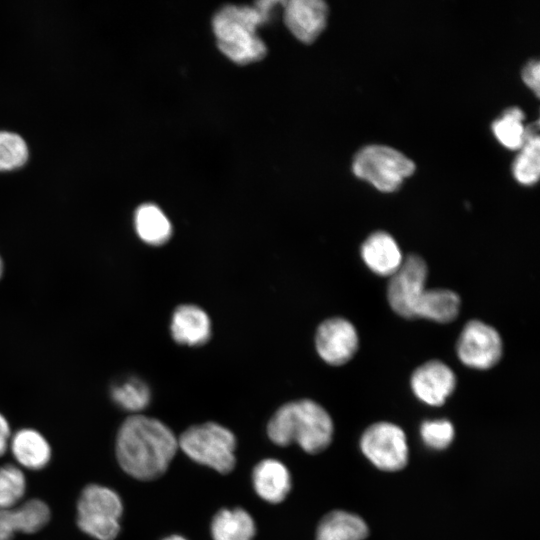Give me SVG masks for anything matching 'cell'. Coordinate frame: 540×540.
I'll list each match as a JSON object with an SVG mask.
<instances>
[{
  "mask_svg": "<svg viewBox=\"0 0 540 540\" xmlns=\"http://www.w3.org/2000/svg\"><path fill=\"white\" fill-rule=\"evenodd\" d=\"M178 448V438L165 423L142 414H133L123 421L115 442L122 470L142 481L162 476Z\"/></svg>",
  "mask_w": 540,
  "mask_h": 540,
  "instance_id": "1",
  "label": "cell"
},
{
  "mask_svg": "<svg viewBox=\"0 0 540 540\" xmlns=\"http://www.w3.org/2000/svg\"><path fill=\"white\" fill-rule=\"evenodd\" d=\"M280 2L261 1L255 6L227 5L213 17L212 27L219 50L232 62L246 65L260 61L267 48L257 35L273 6Z\"/></svg>",
  "mask_w": 540,
  "mask_h": 540,
  "instance_id": "2",
  "label": "cell"
},
{
  "mask_svg": "<svg viewBox=\"0 0 540 540\" xmlns=\"http://www.w3.org/2000/svg\"><path fill=\"white\" fill-rule=\"evenodd\" d=\"M269 439L278 446L297 443L305 452L325 450L333 436V421L326 409L311 399L280 406L267 424Z\"/></svg>",
  "mask_w": 540,
  "mask_h": 540,
  "instance_id": "3",
  "label": "cell"
},
{
  "mask_svg": "<svg viewBox=\"0 0 540 540\" xmlns=\"http://www.w3.org/2000/svg\"><path fill=\"white\" fill-rule=\"evenodd\" d=\"M178 446L194 462L221 474H228L235 467L236 437L219 423L206 422L187 428L178 438Z\"/></svg>",
  "mask_w": 540,
  "mask_h": 540,
  "instance_id": "4",
  "label": "cell"
},
{
  "mask_svg": "<svg viewBox=\"0 0 540 540\" xmlns=\"http://www.w3.org/2000/svg\"><path fill=\"white\" fill-rule=\"evenodd\" d=\"M123 502L119 494L101 484L83 488L77 501L79 529L96 540H114L121 529Z\"/></svg>",
  "mask_w": 540,
  "mask_h": 540,
  "instance_id": "5",
  "label": "cell"
},
{
  "mask_svg": "<svg viewBox=\"0 0 540 540\" xmlns=\"http://www.w3.org/2000/svg\"><path fill=\"white\" fill-rule=\"evenodd\" d=\"M354 174L382 192L397 190L415 171V164L398 150L382 145H368L355 156Z\"/></svg>",
  "mask_w": 540,
  "mask_h": 540,
  "instance_id": "6",
  "label": "cell"
},
{
  "mask_svg": "<svg viewBox=\"0 0 540 540\" xmlns=\"http://www.w3.org/2000/svg\"><path fill=\"white\" fill-rule=\"evenodd\" d=\"M456 354L459 361L468 368L491 369L501 360L502 337L490 324L472 319L463 326L459 334Z\"/></svg>",
  "mask_w": 540,
  "mask_h": 540,
  "instance_id": "7",
  "label": "cell"
},
{
  "mask_svg": "<svg viewBox=\"0 0 540 540\" xmlns=\"http://www.w3.org/2000/svg\"><path fill=\"white\" fill-rule=\"evenodd\" d=\"M360 448L364 456L383 471L401 470L408 461L405 433L390 422H377L369 426L362 434Z\"/></svg>",
  "mask_w": 540,
  "mask_h": 540,
  "instance_id": "8",
  "label": "cell"
},
{
  "mask_svg": "<svg viewBox=\"0 0 540 540\" xmlns=\"http://www.w3.org/2000/svg\"><path fill=\"white\" fill-rule=\"evenodd\" d=\"M428 266L417 254H408L399 269L389 277L387 301L392 311L406 319H414V311L426 290Z\"/></svg>",
  "mask_w": 540,
  "mask_h": 540,
  "instance_id": "9",
  "label": "cell"
},
{
  "mask_svg": "<svg viewBox=\"0 0 540 540\" xmlns=\"http://www.w3.org/2000/svg\"><path fill=\"white\" fill-rule=\"evenodd\" d=\"M359 347V335L351 321L331 317L322 321L315 333V348L319 357L331 366L349 362Z\"/></svg>",
  "mask_w": 540,
  "mask_h": 540,
  "instance_id": "10",
  "label": "cell"
},
{
  "mask_svg": "<svg viewBox=\"0 0 540 540\" xmlns=\"http://www.w3.org/2000/svg\"><path fill=\"white\" fill-rule=\"evenodd\" d=\"M456 375L444 362L432 359L418 366L411 374L410 386L421 402L430 406H441L454 392Z\"/></svg>",
  "mask_w": 540,
  "mask_h": 540,
  "instance_id": "11",
  "label": "cell"
},
{
  "mask_svg": "<svg viewBox=\"0 0 540 540\" xmlns=\"http://www.w3.org/2000/svg\"><path fill=\"white\" fill-rule=\"evenodd\" d=\"M283 5L284 21L289 31L306 44L315 41L326 26V3L321 0H291Z\"/></svg>",
  "mask_w": 540,
  "mask_h": 540,
  "instance_id": "12",
  "label": "cell"
},
{
  "mask_svg": "<svg viewBox=\"0 0 540 540\" xmlns=\"http://www.w3.org/2000/svg\"><path fill=\"white\" fill-rule=\"evenodd\" d=\"M360 256L371 272L382 277L392 276L404 260L397 241L385 231L371 233L361 244Z\"/></svg>",
  "mask_w": 540,
  "mask_h": 540,
  "instance_id": "13",
  "label": "cell"
},
{
  "mask_svg": "<svg viewBox=\"0 0 540 540\" xmlns=\"http://www.w3.org/2000/svg\"><path fill=\"white\" fill-rule=\"evenodd\" d=\"M170 332L180 345L200 346L211 338V319L198 305L182 304L173 311Z\"/></svg>",
  "mask_w": 540,
  "mask_h": 540,
  "instance_id": "14",
  "label": "cell"
},
{
  "mask_svg": "<svg viewBox=\"0 0 540 540\" xmlns=\"http://www.w3.org/2000/svg\"><path fill=\"white\" fill-rule=\"evenodd\" d=\"M252 484L256 494L266 502H282L292 487L291 474L284 463L267 458L254 467Z\"/></svg>",
  "mask_w": 540,
  "mask_h": 540,
  "instance_id": "15",
  "label": "cell"
},
{
  "mask_svg": "<svg viewBox=\"0 0 540 540\" xmlns=\"http://www.w3.org/2000/svg\"><path fill=\"white\" fill-rule=\"evenodd\" d=\"M9 449L19 466L32 471L45 468L52 457L47 439L32 428H22L12 434Z\"/></svg>",
  "mask_w": 540,
  "mask_h": 540,
  "instance_id": "16",
  "label": "cell"
},
{
  "mask_svg": "<svg viewBox=\"0 0 540 540\" xmlns=\"http://www.w3.org/2000/svg\"><path fill=\"white\" fill-rule=\"evenodd\" d=\"M461 308L460 296L446 288H432L424 291L414 311L415 318H423L440 324L453 322Z\"/></svg>",
  "mask_w": 540,
  "mask_h": 540,
  "instance_id": "17",
  "label": "cell"
},
{
  "mask_svg": "<svg viewBox=\"0 0 540 540\" xmlns=\"http://www.w3.org/2000/svg\"><path fill=\"white\" fill-rule=\"evenodd\" d=\"M368 536L365 521L353 513L336 510L318 524L316 540H364Z\"/></svg>",
  "mask_w": 540,
  "mask_h": 540,
  "instance_id": "18",
  "label": "cell"
},
{
  "mask_svg": "<svg viewBox=\"0 0 540 540\" xmlns=\"http://www.w3.org/2000/svg\"><path fill=\"white\" fill-rule=\"evenodd\" d=\"M210 530L213 540H253L256 525L243 508H224L214 515Z\"/></svg>",
  "mask_w": 540,
  "mask_h": 540,
  "instance_id": "19",
  "label": "cell"
},
{
  "mask_svg": "<svg viewBox=\"0 0 540 540\" xmlns=\"http://www.w3.org/2000/svg\"><path fill=\"white\" fill-rule=\"evenodd\" d=\"M134 223L137 235L148 245L161 246L172 236L170 220L154 204L147 203L139 206L135 212Z\"/></svg>",
  "mask_w": 540,
  "mask_h": 540,
  "instance_id": "20",
  "label": "cell"
},
{
  "mask_svg": "<svg viewBox=\"0 0 540 540\" xmlns=\"http://www.w3.org/2000/svg\"><path fill=\"white\" fill-rule=\"evenodd\" d=\"M538 129V121L525 126L524 142L512 166L515 179L523 185H532L539 179L540 139Z\"/></svg>",
  "mask_w": 540,
  "mask_h": 540,
  "instance_id": "21",
  "label": "cell"
},
{
  "mask_svg": "<svg viewBox=\"0 0 540 540\" xmlns=\"http://www.w3.org/2000/svg\"><path fill=\"white\" fill-rule=\"evenodd\" d=\"M113 402L121 409L138 414L150 403L149 386L138 377H127L115 382L110 389Z\"/></svg>",
  "mask_w": 540,
  "mask_h": 540,
  "instance_id": "22",
  "label": "cell"
},
{
  "mask_svg": "<svg viewBox=\"0 0 540 540\" xmlns=\"http://www.w3.org/2000/svg\"><path fill=\"white\" fill-rule=\"evenodd\" d=\"M524 113L518 107H511L492 124V131L498 141L511 150H519L524 142Z\"/></svg>",
  "mask_w": 540,
  "mask_h": 540,
  "instance_id": "23",
  "label": "cell"
},
{
  "mask_svg": "<svg viewBox=\"0 0 540 540\" xmlns=\"http://www.w3.org/2000/svg\"><path fill=\"white\" fill-rule=\"evenodd\" d=\"M27 488L25 474L13 464L0 466V509H11L21 503Z\"/></svg>",
  "mask_w": 540,
  "mask_h": 540,
  "instance_id": "24",
  "label": "cell"
},
{
  "mask_svg": "<svg viewBox=\"0 0 540 540\" xmlns=\"http://www.w3.org/2000/svg\"><path fill=\"white\" fill-rule=\"evenodd\" d=\"M18 530L33 534L46 526L51 517L50 508L40 499H30L14 507Z\"/></svg>",
  "mask_w": 540,
  "mask_h": 540,
  "instance_id": "25",
  "label": "cell"
},
{
  "mask_svg": "<svg viewBox=\"0 0 540 540\" xmlns=\"http://www.w3.org/2000/svg\"><path fill=\"white\" fill-rule=\"evenodd\" d=\"M28 158V148L21 136L0 132V171L22 166Z\"/></svg>",
  "mask_w": 540,
  "mask_h": 540,
  "instance_id": "26",
  "label": "cell"
},
{
  "mask_svg": "<svg viewBox=\"0 0 540 540\" xmlns=\"http://www.w3.org/2000/svg\"><path fill=\"white\" fill-rule=\"evenodd\" d=\"M420 434L428 447L445 449L454 438V427L446 419L427 420L422 423Z\"/></svg>",
  "mask_w": 540,
  "mask_h": 540,
  "instance_id": "27",
  "label": "cell"
},
{
  "mask_svg": "<svg viewBox=\"0 0 540 540\" xmlns=\"http://www.w3.org/2000/svg\"><path fill=\"white\" fill-rule=\"evenodd\" d=\"M17 532L19 530L14 507L0 509V540H12Z\"/></svg>",
  "mask_w": 540,
  "mask_h": 540,
  "instance_id": "28",
  "label": "cell"
},
{
  "mask_svg": "<svg viewBox=\"0 0 540 540\" xmlns=\"http://www.w3.org/2000/svg\"><path fill=\"white\" fill-rule=\"evenodd\" d=\"M540 64L538 60L529 61L522 70V79L524 83L532 89L536 96H539L540 84Z\"/></svg>",
  "mask_w": 540,
  "mask_h": 540,
  "instance_id": "29",
  "label": "cell"
},
{
  "mask_svg": "<svg viewBox=\"0 0 540 540\" xmlns=\"http://www.w3.org/2000/svg\"><path fill=\"white\" fill-rule=\"evenodd\" d=\"M11 429L5 416L0 413V457L9 449Z\"/></svg>",
  "mask_w": 540,
  "mask_h": 540,
  "instance_id": "30",
  "label": "cell"
},
{
  "mask_svg": "<svg viewBox=\"0 0 540 540\" xmlns=\"http://www.w3.org/2000/svg\"><path fill=\"white\" fill-rule=\"evenodd\" d=\"M162 540H187L185 537L181 536V535H169L165 538H163Z\"/></svg>",
  "mask_w": 540,
  "mask_h": 540,
  "instance_id": "31",
  "label": "cell"
},
{
  "mask_svg": "<svg viewBox=\"0 0 540 540\" xmlns=\"http://www.w3.org/2000/svg\"><path fill=\"white\" fill-rule=\"evenodd\" d=\"M2 274H3V261H2V259L0 257V278H1Z\"/></svg>",
  "mask_w": 540,
  "mask_h": 540,
  "instance_id": "32",
  "label": "cell"
}]
</instances>
